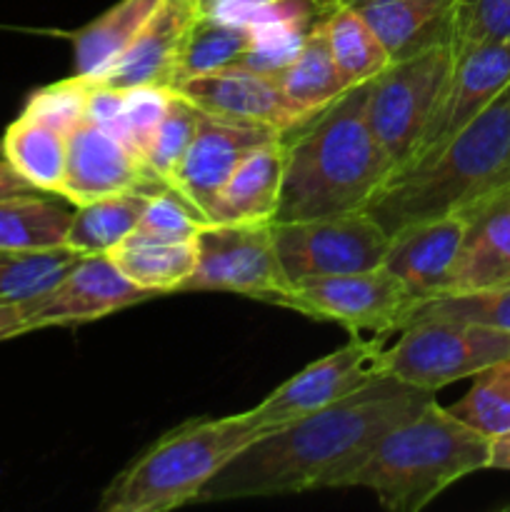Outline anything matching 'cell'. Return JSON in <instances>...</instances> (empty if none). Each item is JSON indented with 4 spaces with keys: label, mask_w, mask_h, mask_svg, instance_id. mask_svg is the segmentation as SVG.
<instances>
[{
    "label": "cell",
    "mask_w": 510,
    "mask_h": 512,
    "mask_svg": "<svg viewBox=\"0 0 510 512\" xmlns=\"http://www.w3.org/2000/svg\"><path fill=\"white\" fill-rule=\"evenodd\" d=\"M430 400V390L380 375L338 403L250 443L205 485L198 503L343 488L370 448Z\"/></svg>",
    "instance_id": "1"
},
{
    "label": "cell",
    "mask_w": 510,
    "mask_h": 512,
    "mask_svg": "<svg viewBox=\"0 0 510 512\" xmlns=\"http://www.w3.org/2000/svg\"><path fill=\"white\" fill-rule=\"evenodd\" d=\"M368 83L283 130L285 173L275 223L365 210L393 173L365 118Z\"/></svg>",
    "instance_id": "2"
},
{
    "label": "cell",
    "mask_w": 510,
    "mask_h": 512,
    "mask_svg": "<svg viewBox=\"0 0 510 512\" xmlns=\"http://www.w3.org/2000/svg\"><path fill=\"white\" fill-rule=\"evenodd\" d=\"M505 188H510V83L430 158L390 175L365 210L393 235L415 220L463 213Z\"/></svg>",
    "instance_id": "3"
},
{
    "label": "cell",
    "mask_w": 510,
    "mask_h": 512,
    "mask_svg": "<svg viewBox=\"0 0 510 512\" xmlns=\"http://www.w3.org/2000/svg\"><path fill=\"white\" fill-rule=\"evenodd\" d=\"M490 438L430 400L370 448L343 488L373 490L393 512H418L458 480L488 470Z\"/></svg>",
    "instance_id": "4"
},
{
    "label": "cell",
    "mask_w": 510,
    "mask_h": 512,
    "mask_svg": "<svg viewBox=\"0 0 510 512\" xmlns=\"http://www.w3.org/2000/svg\"><path fill=\"white\" fill-rule=\"evenodd\" d=\"M270 433L253 410L198 418L155 440L100 495V512H168L198 503L205 485L250 443Z\"/></svg>",
    "instance_id": "5"
},
{
    "label": "cell",
    "mask_w": 510,
    "mask_h": 512,
    "mask_svg": "<svg viewBox=\"0 0 510 512\" xmlns=\"http://www.w3.org/2000/svg\"><path fill=\"white\" fill-rule=\"evenodd\" d=\"M510 355L508 330L458 318H415L400 330L393 348H385L383 373L400 383L438 393L455 380L473 378Z\"/></svg>",
    "instance_id": "6"
},
{
    "label": "cell",
    "mask_w": 510,
    "mask_h": 512,
    "mask_svg": "<svg viewBox=\"0 0 510 512\" xmlns=\"http://www.w3.org/2000/svg\"><path fill=\"white\" fill-rule=\"evenodd\" d=\"M450 70L453 45L440 40L408 58L393 60L383 73L368 80L365 118L388 153L393 173L413 155Z\"/></svg>",
    "instance_id": "7"
},
{
    "label": "cell",
    "mask_w": 510,
    "mask_h": 512,
    "mask_svg": "<svg viewBox=\"0 0 510 512\" xmlns=\"http://www.w3.org/2000/svg\"><path fill=\"white\" fill-rule=\"evenodd\" d=\"M313 320L340 323L353 335L363 330L390 335L403 330L418 300L385 265L358 273L320 275L290 285L268 300Z\"/></svg>",
    "instance_id": "8"
},
{
    "label": "cell",
    "mask_w": 510,
    "mask_h": 512,
    "mask_svg": "<svg viewBox=\"0 0 510 512\" xmlns=\"http://www.w3.org/2000/svg\"><path fill=\"white\" fill-rule=\"evenodd\" d=\"M273 238L290 285L378 268L390 245V235L368 210L273 223Z\"/></svg>",
    "instance_id": "9"
},
{
    "label": "cell",
    "mask_w": 510,
    "mask_h": 512,
    "mask_svg": "<svg viewBox=\"0 0 510 512\" xmlns=\"http://www.w3.org/2000/svg\"><path fill=\"white\" fill-rule=\"evenodd\" d=\"M198 263L178 293H238L268 303L290 288L275 250L273 223H208L200 228Z\"/></svg>",
    "instance_id": "10"
},
{
    "label": "cell",
    "mask_w": 510,
    "mask_h": 512,
    "mask_svg": "<svg viewBox=\"0 0 510 512\" xmlns=\"http://www.w3.org/2000/svg\"><path fill=\"white\" fill-rule=\"evenodd\" d=\"M385 338L388 335H378V338L353 335L343 348L305 365L300 373L275 388L263 403L255 405V420L273 433L373 383L375 378L385 375Z\"/></svg>",
    "instance_id": "11"
},
{
    "label": "cell",
    "mask_w": 510,
    "mask_h": 512,
    "mask_svg": "<svg viewBox=\"0 0 510 512\" xmlns=\"http://www.w3.org/2000/svg\"><path fill=\"white\" fill-rule=\"evenodd\" d=\"M153 295L125 278L108 255H83L58 283L35 298L15 303V310L25 335L100 320Z\"/></svg>",
    "instance_id": "12"
},
{
    "label": "cell",
    "mask_w": 510,
    "mask_h": 512,
    "mask_svg": "<svg viewBox=\"0 0 510 512\" xmlns=\"http://www.w3.org/2000/svg\"><path fill=\"white\" fill-rule=\"evenodd\" d=\"M510 83V45L485 43L453 58V70L440 88L413 155L400 170L413 168L443 148L470 120L483 113ZM398 173V170H395Z\"/></svg>",
    "instance_id": "13"
},
{
    "label": "cell",
    "mask_w": 510,
    "mask_h": 512,
    "mask_svg": "<svg viewBox=\"0 0 510 512\" xmlns=\"http://www.w3.org/2000/svg\"><path fill=\"white\" fill-rule=\"evenodd\" d=\"M280 135L283 130L270 128V125L235 123V120L213 118V115L203 113L198 133L175 173L170 175L168 188H173L205 223H210V208L233 170L253 150Z\"/></svg>",
    "instance_id": "14"
},
{
    "label": "cell",
    "mask_w": 510,
    "mask_h": 512,
    "mask_svg": "<svg viewBox=\"0 0 510 512\" xmlns=\"http://www.w3.org/2000/svg\"><path fill=\"white\" fill-rule=\"evenodd\" d=\"M163 188L168 185L148 163L100 125L85 120L68 135V163L60 188L68 203L85 205L128 190L155 195Z\"/></svg>",
    "instance_id": "15"
},
{
    "label": "cell",
    "mask_w": 510,
    "mask_h": 512,
    "mask_svg": "<svg viewBox=\"0 0 510 512\" xmlns=\"http://www.w3.org/2000/svg\"><path fill=\"white\" fill-rule=\"evenodd\" d=\"M170 90L183 95L205 115L235 120V123H260L288 130L290 125L305 118V113H300L288 100L278 75L248 65L193 75L180 80Z\"/></svg>",
    "instance_id": "16"
},
{
    "label": "cell",
    "mask_w": 510,
    "mask_h": 512,
    "mask_svg": "<svg viewBox=\"0 0 510 512\" xmlns=\"http://www.w3.org/2000/svg\"><path fill=\"white\" fill-rule=\"evenodd\" d=\"M468 220L463 213L415 220L390 235L383 265L398 275L418 303L448 290L463 248Z\"/></svg>",
    "instance_id": "17"
},
{
    "label": "cell",
    "mask_w": 510,
    "mask_h": 512,
    "mask_svg": "<svg viewBox=\"0 0 510 512\" xmlns=\"http://www.w3.org/2000/svg\"><path fill=\"white\" fill-rule=\"evenodd\" d=\"M463 215L468 230L443 295L510 285V188L463 210Z\"/></svg>",
    "instance_id": "18"
},
{
    "label": "cell",
    "mask_w": 510,
    "mask_h": 512,
    "mask_svg": "<svg viewBox=\"0 0 510 512\" xmlns=\"http://www.w3.org/2000/svg\"><path fill=\"white\" fill-rule=\"evenodd\" d=\"M193 18L195 13L180 8L173 0H160L155 13L140 28L133 43L115 60L113 68L100 75L95 83L118 90L135 88V85H165V88H170L175 55H178L185 28Z\"/></svg>",
    "instance_id": "19"
},
{
    "label": "cell",
    "mask_w": 510,
    "mask_h": 512,
    "mask_svg": "<svg viewBox=\"0 0 510 512\" xmlns=\"http://www.w3.org/2000/svg\"><path fill=\"white\" fill-rule=\"evenodd\" d=\"M455 0H338L370 25L390 63L450 40Z\"/></svg>",
    "instance_id": "20"
},
{
    "label": "cell",
    "mask_w": 510,
    "mask_h": 512,
    "mask_svg": "<svg viewBox=\"0 0 510 512\" xmlns=\"http://www.w3.org/2000/svg\"><path fill=\"white\" fill-rule=\"evenodd\" d=\"M285 173L283 135L248 155L220 188L210 223H275Z\"/></svg>",
    "instance_id": "21"
},
{
    "label": "cell",
    "mask_w": 510,
    "mask_h": 512,
    "mask_svg": "<svg viewBox=\"0 0 510 512\" xmlns=\"http://www.w3.org/2000/svg\"><path fill=\"white\" fill-rule=\"evenodd\" d=\"M253 28L215 13H198L185 28L173 65V85L193 75L243 65L253 48Z\"/></svg>",
    "instance_id": "22"
},
{
    "label": "cell",
    "mask_w": 510,
    "mask_h": 512,
    "mask_svg": "<svg viewBox=\"0 0 510 512\" xmlns=\"http://www.w3.org/2000/svg\"><path fill=\"white\" fill-rule=\"evenodd\" d=\"M108 258L120 273L150 293H178L180 285L193 275L198 263L195 240H158L130 233L120 240Z\"/></svg>",
    "instance_id": "23"
},
{
    "label": "cell",
    "mask_w": 510,
    "mask_h": 512,
    "mask_svg": "<svg viewBox=\"0 0 510 512\" xmlns=\"http://www.w3.org/2000/svg\"><path fill=\"white\" fill-rule=\"evenodd\" d=\"M0 153L35 190L60 195L68 163V135L58 128L20 113L5 128Z\"/></svg>",
    "instance_id": "24"
},
{
    "label": "cell",
    "mask_w": 510,
    "mask_h": 512,
    "mask_svg": "<svg viewBox=\"0 0 510 512\" xmlns=\"http://www.w3.org/2000/svg\"><path fill=\"white\" fill-rule=\"evenodd\" d=\"M160 0H120L73 35L75 75L98 80L113 68Z\"/></svg>",
    "instance_id": "25"
},
{
    "label": "cell",
    "mask_w": 510,
    "mask_h": 512,
    "mask_svg": "<svg viewBox=\"0 0 510 512\" xmlns=\"http://www.w3.org/2000/svg\"><path fill=\"white\" fill-rule=\"evenodd\" d=\"M75 205L55 203L38 193L0 200V250L10 253H48L68 243Z\"/></svg>",
    "instance_id": "26"
},
{
    "label": "cell",
    "mask_w": 510,
    "mask_h": 512,
    "mask_svg": "<svg viewBox=\"0 0 510 512\" xmlns=\"http://www.w3.org/2000/svg\"><path fill=\"white\" fill-rule=\"evenodd\" d=\"M148 200L150 193L128 190V193L105 195L93 203L75 205L65 248L80 255H108L120 240L133 233Z\"/></svg>",
    "instance_id": "27"
},
{
    "label": "cell",
    "mask_w": 510,
    "mask_h": 512,
    "mask_svg": "<svg viewBox=\"0 0 510 512\" xmlns=\"http://www.w3.org/2000/svg\"><path fill=\"white\" fill-rule=\"evenodd\" d=\"M278 80L290 103L305 115L325 108L335 98H340L345 90H350V85L345 83V78L335 68L320 23L305 35L298 55H295L288 68L280 70Z\"/></svg>",
    "instance_id": "28"
},
{
    "label": "cell",
    "mask_w": 510,
    "mask_h": 512,
    "mask_svg": "<svg viewBox=\"0 0 510 512\" xmlns=\"http://www.w3.org/2000/svg\"><path fill=\"white\" fill-rule=\"evenodd\" d=\"M320 28H323L325 40H328L335 68H338V73L343 75L350 88L368 83L390 65L388 50L383 48L378 35L370 30V25L355 10L345 8V5H335L320 20Z\"/></svg>",
    "instance_id": "29"
},
{
    "label": "cell",
    "mask_w": 510,
    "mask_h": 512,
    "mask_svg": "<svg viewBox=\"0 0 510 512\" xmlns=\"http://www.w3.org/2000/svg\"><path fill=\"white\" fill-rule=\"evenodd\" d=\"M448 410L488 438L510 430V355L473 375L468 393Z\"/></svg>",
    "instance_id": "30"
},
{
    "label": "cell",
    "mask_w": 510,
    "mask_h": 512,
    "mask_svg": "<svg viewBox=\"0 0 510 512\" xmlns=\"http://www.w3.org/2000/svg\"><path fill=\"white\" fill-rule=\"evenodd\" d=\"M80 258L83 255L70 248L48 250V253L0 250V303L35 298L58 283Z\"/></svg>",
    "instance_id": "31"
},
{
    "label": "cell",
    "mask_w": 510,
    "mask_h": 512,
    "mask_svg": "<svg viewBox=\"0 0 510 512\" xmlns=\"http://www.w3.org/2000/svg\"><path fill=\"white\" fill-rule=\"evenodd\" d=\"M200 118H203V110L195 108L190 100H185L180 93H170L168 110H165L163 123L155 130V138L150 143L148 155H145V163L148 168L168 185L170 175L175 173V168L180 165L183 155L188 153L190 143H193L195 133H198Z\"/></svg>",
    "instance_id": "32"
},
{
    "label": "cell",
    "mask_w": 510,
    "mask_h": 512,
    "mask_svg": "<svg viewBox=\"0 0 510 512\" xmlns=\"http://www.w3.org/2000/svg\"><path fill=\"white\" fill-rule=\"evenodd\" d=\"M428 315L468 320V323L488 325V328L508 330L510 333V285L473 290V293L438 295V298L423 300V303L415 305L408 323L415 318H428Z\"/></svg>",
    "instance_id": "33"
},
{
    "label": "cell",
    "mask_w": 510,
    "mask_h": 512,
    "mask_svg": "<svg viewBox=\"0 0 510 512\" xmlns=\"http://www.w3.org/2000/svg\"><path fill=\"white\" fill-rule=\"evenodd\" d=\"M485 43L510 45V0H455L450 18L453 58Z\"/></svg>",
    "instance_id": "34"
},
{
    "label": "cell",
    "mask_w": 510,
    "mask_h": 512,
    "mask_svg": "<svg viewBox=\"0 0 510 512\" xmlns=\"http://www.w3.org/2000/svg\"><path fill=\"white\" fill-rule=\"evenodd\" d=\"M93 80L83 75L58 80L53 85L38 88L25 103L23 113L53 125L60 133L70 135L80 123L88 120V95Z\"/></svg>",
    "instance_id": "35"
},
{
    "label": "cell",
    "mask_w": 510,
    "mask_h": 512,
    "mask_svg": "<svg viewBox=\"0 0 510 512\" xmlns=\"http://www.w3.org/2000/svg\"><path fill=\"white\" fill-rule=\"evenodd\" d=\"M205 223L173 188L150 195L133 233L158 240H195Z\"/></svg>",
    "instance_id": "36"
},
{
    "label": "cell",
    "mask_w": 510,
    "mask_h": 512,
    "mask_svg": "<svg viewBox=\"0 0 510 512\" xmlns=\"http://www.w3.org/2000/svg\"><path fill=\"white\" fill-rule=\"evenodd\" d=\"M170 93L173 90L165 85H135L125 90V143L138 158L145 160L148 155L155 130L163 123L165 110H168Z\"/></svg>",
    "instance_id": "37"
},
{
    "label": "cell",
    "mask_w": 510,
    "mask_h": 512,
    "mask_svg": "<svg viewBox=\"0 0 510 512\" xmlns=\"http://www.w3.org/2000/svg\"><path fill=\"white\" fill-rule=\"evenodd\" d=\"M28 193H40L35 190L13 165L5 158H0V200L15 198V195H28Z\"/></svg>",
    "instance_id": "38"
},
{
    "label": "cell",
    "mask_w": 510,
    "mask_h": 512,
    "mask_svg": "<svg viewBox=\"0 0 510 512\" xmlns=\"http://www.w3.org/2000/svg\"><path fill=\"white\" fill-rule=\"evenodd\" d=\"M490 470H510V430L490 438Z\"/></svg>",
    "instance_id": "39"
},
{
    "label": "cell",
    "mask_w": 510,
    "mask_h": 512,
    "mask_svg": "<svg viewBox=\"0 0 510 512\" xmlns=\"http://www.w3.org/2000/svg\"><path fill=\"white\" fill-rule=\"evenodd\" d=\"M18 335H23V328H20L15 303H0V343H5L10 338H18Z\"/></svg>",
    "instance_id": "40"
},
{
    "label": "cell",
    "mask_w": 510,
    "mask_h": 512,
    "mask_svg": "<svg viewBox=\"0 0 510 512\" xmlns=\"http://www.w3.org/2000/svg\"><path fill=\"white\" fill-rule=\"evenodd\" d=\"M173 3L180 5V8L190 10V13L198 15V3H200V0H173Z\"/></svg>",
    "instance_id": "41"
},
{
    "label": "cell",
    "mask_w": 510,
    "mask_h": 512,
    "mask_svg": "<svg viewBox=\"0 0 510 512\" xmlns=\"http://www.w3.org/2000/svg\"><path fill=\"white\" fill-rule=\"evenodd\" d=\"M503 510H505V512H510V503H508V505H503Z\"/></svg>",
    "instance_id": "42"
}]
</instances>
